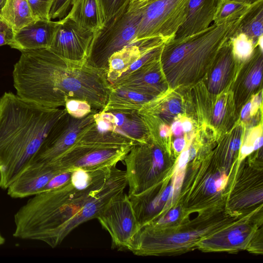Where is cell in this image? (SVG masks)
Here are the masks:
<instances>
[{
  "instance_id": "cell-1",
  "label": "cell",
  "mask_w": 263,
  "mask_h": 263,
  "mask_svg": "<svg viewBox=\"0 0 263 263\" xmlns=\"http://www.w3.org/2000/svg\"><path fill=\"white\" fill-rule=\"evenodd\" d=\"M67 113L5 92L0 97V187H8L29 166L54 124Z\"/></svg>"
},
{
  "instance_id": "cell-2",
  "label": "cell",
  "mask_w": 263,
  "mask_h": 263,
  "mask_svg": "<svg viewBox=\"0 0 263 263\" xmlns=\"http://www.w3.org/2000/svg\"><path fill=\"white\" fill-rule=\"evenodd\" d=\"M127 185L125 172L114 167L102 187L46 216L15 226L13 236L22 239L43 241L54 248L79 225L96 218L114 197L123 192Z\"/></svg>"
},
{
  "instance_id": "cell-3",
  "label": "cell",
  "mask_w": 263,
  "mask_h": 263,
  "mask_svg": "<svg viewBox=\"0 0 263 263\" xmlns=\"http://www.w3.org/2000/svg\"><path fill=\"white\" fill-rule=\"evenodd\" d=\"M240 21L241 17L214 24L195 34L166 42L160 63L172 85L182 83L183 78V82L186 81L196 66H204L215 60L220 48L237 31Z\"/></svg>"
},
{
  "instance_id": "cell-4",
  "label": "cell",
  "mask_w": 263,
  "mask_h": 263,
  "mask_svg": "<svg viewBox=\"0 0 263 263\" xmlns=\"http://www.w3.org/2000/svg\"><path fill=\"white\" fill-rule=\"evenodd\" d=\"M190 0H131L138 13L136 41L173 40L185 20Z\"/></svg>"
},
{
  "instance_id": "cell-5",
  "label": "cell",
  "mask_w": 263,
  "mask_h": 263,
  "mask_svg": "<svg viewBox=\"0 0 263 263\" xmlns=\"http://www.w3.org/2000/svg\"><path fill=\"white\" fill-rule=\"evenodd\" d=\"M133 146L110 144L87 130L71 148L52 163L61 171L111 168L124 160Z\"/></svg>"
},
{
  "instance_id": "cell-6",
  "label": "cell",
  "mask_w": 263,
  "mask_h": 263,
  "mask_svg": "<svg viewBox=\"0 0 263 263\" xmlns=\"http://www.w3.org/2000/svg\"><path fill=\"white\" fill-rule=\"evenodd\" d=\"M139 22V14L128 5L123 13L104 24L94 33L87 62L104 71L114 53L137 42Z\"/></svg>"
},
{
  "instance_id": "cell-7",
  "label": "cell",
  "mask_w": 263,
  "mask_h": 263,
  "mask_svg": "<svg viewBox=\"0 0 263 263\" xmlns=\"http://www.w3.org/2000/svg\"><path fill=\"white\" fill-rule=\"evenodd\" d=\"M96 111L93 110L82 118H74L67 112L52 126L31 163L59 159L95 125Z\"/></svg>"
},
{
  "instance_id": "cell-8",
  "label": "cell",
  "mask_w": 263,
  "mask_h": 263,
  "mask_svg": "<svg viewBox=\"0 0 263 263\" xmlns=\"http://www.w3.org/2000/svg\"><path fill=\"white\" fill-rule=\"evenodd\" d=\"M96 218L110 234L112 248L131 251L140 228L128 195L122 192L116 195Z\"/></svg>"
},
{
  "instance_id": "cell-9",
  "label": "cell",
  "mask_w": 263,
  "mask_h": 263,
  "mask_svg": "<svg viewBox=\"0 0 263 263\" xmlns=\"http://www.w3.org/2000/svg\"><path fill=\"white\" fill-rule=\"evenodd\" d=\"M95 127L102 133L122 139L133 145L148 141L147 128L138 111H96Z\"/></svg>"
},
{
  "instance_id": "cell-10",
  "label": "cell",
  "mask_w": 263,
  "mask_h": 263,
  "mask_svg": "<svg viewBox=\"0 0 263 263\" xmlns=\"http://www.w3.org/2000/svg\"><path fill=\"white\" fill-rule=\"evenodd\" d=\"M94 33L64 17L58 21L48 49L68 60L84 63L87 61Z\"/></svg>"
},
{
  "instance_id": "cell-11",
  "label": "cell",
  "mask_w": 263,
  "mask_h": 263,
  "mask_svg": "<svg viewBox=\"0 0 263 263\" xmlns=\"http://www.w3.org/2000/svg\"><path fill=\"white\" fill-rule=\"evenodd\" d=\"M52 162H34L29 165L8 187L7 194L13 198L36 195L57 174L62 172Z\"/></svg>"
},
{
  "instance_id": "cell-12",
  "label": "cell",
  "mask_w": 263,
  "mask_h": 263,
  "mask_svg": "<svg viewBox=\"0 0 263 263\" xmlns=\"http://www.w3.org/2000/svg\"><path fill=\"white\" fill-rule=\"evenodd\" d=\"M58 21L37 20L14 31L11 48L23 51L48 48Z\"/></svg>"
},
{
  "instance_id": "cell-13",
  "label": "cell",
  "mask_w": 263,
  "mask_h": 263,
  "mask_svg": "<svg viewBox=\"0 0 263 263\" xmlns=\"http://www.w3.org/2000/svg\"><path fill=\"white\" fill-rule=\"evenodd\" d=\"M222 0H190L185 21L173 39H182L208 28Z\"/></svg>"
},
{
  "instance_id": "cell-14",
  "label": "cell",
  "mask_w": 263,
  "mask_h": 263,
  "mask_svg": "<svg viewBox=\"0 0 263 263\" xmlns=\"http://www.w3.org/2000/svg\"><path fill=\"white\" fill-rule=\"evenodd\" d=\"M161 40L156 39L136 42L114 53L109 58L104 71L110 85L116 82L148 48Z\"/></svg>"
},
{
  "instance_id": "cell-15",
  "label": "cell",
  "mask_w": 263,
  "mask_h": 263,
  "mask_svg": "<svg viewBox=\"0 0 263 263\" xmlns=\"http://www.w3.org/2000/svg\"><path fill=\"white\" fill-rule=\"evenodd\" d=\"M160 59L141 67L111 86H123L156 96L161 81Z\"/></svg>"
},
{
  "instance_id": "cell-16",
  "label": "cell",
  "mask_w": 263,
  "mask_h": 263,
  "mask_svg": "<svg viewBox=\"0 0 263 263\" xmlns=\"http://www.w3.org/2000/svg\"><path fill=\"white\" fill-rule=\"evenodd\" d=\"M71 8L64 17L82 28L95 33L104 25L98 0H71Z\"/></svg>"
},
{
  "instance_id": "cell-17",
  "label": "cell",
  "mask_w": 263,
  "mask_h": 263,
  "mask_svg": "<svg viewBox=\"0 0 263 263\" xmlns=\"http://www.w3.org/2000/svg\"><path fill=\"white\" fill-rule=\"evenodd\" d=\"M155 96L120 86H111L105 110L139 111Z\"/></svg>"
},
{
  "instance_id": "cell-18",
  "label": "cell",
  "mask_w": 263,
  "mask_h": 263,
  "mask_svg": "<svg viewBox=\"0 0 263 263\" xmlns=\"http://www.w3.org/2000/svg\"><path fill=\"white\" fill-rule=\"evenodd\" d=\"M236 32L244 33L257 46L259 39L263 36V0H259L252 4L241 17Z\"/></svg>"
},
{
  "instance_id": "cell-19",
  "label": "cell",
  "mask_w": 263,
  "mask_h": 263,
  "mask_svg": "<svg viewBox=\"0 0 263 263\" xmlns=\"http://www.w3.org/2000/svg\"><path fill=\"white\" fill-rule=\"evenodd\" d=\"M1 17L16 31L34 21L27 0H8Z\"/></svg>"
},
{
  "instance_id": "cell-20",
  "label": "cell",
  "mask_w": 263,
  "mask_h": 263,
  "mask_svg": "<svg viewBox=\"0 0 263 263\" xmlns=\"http://www.w3.org/2000/svg\"><path fill=\"white\" fill-rule=\"evenodd\" d=\"M251 5L231 0H222L215 14L214 24H220L239 18Z\"/></svg>"
},
{
  "instance_id": "cell-21",
  "label": "cell",
  "mask_w": 263,
  "mask_h": 263,
  "mask_svg": "<svg viewBox=\"0 0 263 263\" xmlns=\"http://www.w3.org/2000/svg\"><path fill=\"white\" fill-rule=\"evenodd\" d=\"M233 57L244 61L250 58L257 47L250 37L242 33L235 32L230 39Z\"/></svg>"
},
{
  "instance_id": "cell-22",
  "label": "cell",
  "mask_w": 263,
  "mask_h": 263,
  "mask_svg": "<svg viewBox=\"0 0 263 263\" xmlns=\"http://www.w3.org/2000/svg\"><path fill=\"white\" fill-rule=\"evenodd\" d=\"M104 24L119 16L126 10L131 0H98Z\"/></svg>"
},
{
  "instance_id": "cell-23",
  "label": "cell",
  "mask_w": 263,
  "mask_h": 263,
  "mask_svg": "<svg viewBox=\"0 0 263 263\" xmlns=\"http://www.w3.org/2000/svg\"><path fill=\"white\" fill-rule=\"evenodd\" d=\"M64 106L67 113L76 118H83L94 110L87 102L79 99H68Z\"/></svg>"
},
{
  "instance_id": "cell-24",
  "label": "cell",
  "mask_w": 263,
  "mask_h": 263,
  "mask_svg": "<svg viewBox=\"0 0 263 263\" xmlns=\"http://www.w3.org/2000/svg\"><path fill=\"white\" fill-rule=\"evenodd\" d=\"M35 20H51L49 13L54 0H27Z\"/></svg>"
},
{
  "instance_id": "cell-25",
  "label": "cell",
  "mask_w": 263,
  "mask_h": 263,
  "mask_svg": "<svg viewBox=\"0 0 263 263\" xmlns=\"http://www.w3.org/2000/svg\"><path fill=\"white\" fill-rule=\"evenodd\" d=\"M259 60L254 65L248 75L245 81L246 87L249 89H253L257 87L262 79V58L261 55L259 57Z\"/></svg>"
},
{
  "instance_id": "cell-26",
  "label": "cell",
  "mask_w": 263,
  "mask_h": 263,
  "mask_svg": "<svg viewBox=\"0 0 263 263\" xmlns=\"http://www.w3.org/2000/svg\"><path fill=\"white\" fill-rule=\"evenodd\" d=\"M71 0H54L49 13V18L52 19L64 18L69 10Z\"/></svg>"
},
{
  "instance_id": "cell-27",
  "label": "cell",
  "mask_w": 263,
  "mask_h": 263,
  "mask_svg": "<svg viewBox=\"0 0 263 263\" xmlns=\"http://www.w3.org/2000/svg\"><path fill=\"white\" fill-rule=\"evenodd\" d=\"M73 171H63L59 173L49 181L42 192L56 189L66 184L70 181Z\"/></svg>"
},
{
  "instance_id": "cell-28",
  "label": "cell",
  "mask_w": 263,
  "mask_h": 263,
  "mask_svg": "<svg viewBox=\"0 0 263 263\" xmlns=\"http://www.w3.org/2000/svg\"><path fill=\"white\" fill-rule=\"evenodd\" d=\"M14 33L12 28L0 17V46L9 45L13 39Z\"/></svg>"
},
{
  "instance_id": "cell-29",
  "label": "cell",
  "mask_w": 263,
  "mask_h": 263,
  "mask_svg": "<svg viewBox=\"0 0 263 263\" xmlns=\"http://www.w3.org/2000/svg\"><path fill=\"white\" fill-rule=\"evenodd\" d=\"M224 101L219 100L216 104L214 110V121L216 123L220 122L224 114Z\"/></svg>"
},
{
  "instance_id": "cell-30",
  "label": "cell",
  "mask_w": 263,
  "mask_h": 263,
  "mask_svg": "<svg viewBox=\"0 0 263 263\" xmlns=\"http://www.w3.org/2000/svg\"><path fill=\"white\" fill-rule=\"evenodd\" d=\"M228 239L232 244L237 245L243 241L244 237L241 231L235 230L230 233Z\"/></svg>"
},
{
  "instance_id": "cell-31",
  "label": "cell",
  "mask_w": 263,
  "mask_h": 263,
  "mask_svg": "<svg viewBox=\"0 0 263 263\" xmlns=\"http://www.w3.org/2000/svg\"><path fill=\"white\" fill-rule=\"evenodd\" d=\"M184 176V169H176L174 178V190L177 191L181 187Z\"/></svg>"
},
{
  "instance_id": "cell-32",
  "label": "cell",
  "mask_w": 263,
  "mask_h": 263,
  "mask_svg": "<svg viewBox=\"0 0 263 263\" xmlns=\"http://www.w3.org/2000/svg\"><path fill=\"white\" fill-rule=\"evenodd\" d=\"M190 238L189 233H182L174 235L170 238V240L176 243H183L189 241Z\"/></svg>"
},
{
  "instance_id": "cell-33",
  "label": "cell",
  "mask_w": 263,
  "mask_h": 263,
  "mask_svg": "<svg viewBox=\"0 0 263 263\" xmlns=\"http://www.w3.org/2000/svg\"><path fill=\"white\" fill-rule=\"evenodd\" d=\"M168 108L171 114L177 115L181 111V104L176 99H171L168 103Z\"/></svg>"
},
{
  "instance_id": "cell-34",
  "label": "cell",
  "mask_w": 263,
  "mask_h": 263,
  "mask_svg": "<svg viewBox=\"0 0 263 263\" xmlns=\"http://www.w3.org/2000/svg\"><path fill=\"white\" fill-rule=\"evenodd\" d=\"M189 160L188 150L183 151L178 159L177 168L184 169L185 165Z\"/></svg>"
},
{
  "instance_id": "cell-35",
  "label": "cell",
  "mask_w": 263,
  "mask_h": 263,
  "mask_svg": "<svg viewBox=\"0 0 263 263\" xmlns=\"http://www.w3.org/2000/svg\"><path fill=\"white\" fill-rule=\"evenodd\" d=\"M171 129L173 134L176 136H180L183 133L182 123L179 121H176L172 124Z\"/></svg>"
},
{
  "instance_id": "cell-36",
  "label": "cell",
  "mask_w": 263,
  "mask_h": 263,
  "mask_svg": "<svg viewBox=\"0 0 263 263\" xmlns=\"http://www.w3.org/2000/svg\"><path fill=\"white\" fill-rule=\"evenodd\" d=\"M174 148L177 152H181L185 146V141L184 138H178L175 139L173 143Z\"/></svg>"
},
{
  "instance_id": "cell-37",
  "label": "cell",
  "mask_w": 263,
  "mask_h": 263,
  "mask_svg": "<svg viewBox=\"0 0 263 263\" xmlns=\"http://www.w3.org/2000/svg\"><path fill=\"white\" fill-rule=\"evenodd\" d=\"M174 192L173 186H170L166 188L160 195V198L162 202L166 201L173 195Z\"/></svg>"
},
{
  "instance_id": "cell-38",
  "label": "cell",
  "mask_w": 263,
  "mask_h": 263,
  "mask_svg": "<svg viewBox=\"0 0 263 263\" xmlns=\"http://www.w3.org/2000/svg\"><path fill=\"white\" fill-rule=\"evenodd\" d=\"M227 176L225 175H223L217 180L215 181V185L216 191H220L223 188L227 183Z\"/></svg>"
},
{
  "instance_id": "cell-39",
  "label": "cell",
  "mask_w": 263,
  "mask_h": 263,
  "mask_svg": "<svg viewBox=\"0 0 263 263\" xmlns=\"http://www.w3.org/2000/svg\"><path fill=\"white\" fill-rule=\"evenodd\" d=\"M205 188L206 191L210 193H215L216 191L215 180L212 178H209L205 182Z\"/></svg>"
},
{
  "instance_id": "cell-40",
  "label": "cell",
  "mask_w": 263,
  "mask_h": 263,
  "mask_svg": "<svg viewBox=\"0 0 263 263\" xmlns=\"http://www.w3.org/2000/svg\"><path fill=\"white\" fill-rule=\"evenodd\" d=\"M252 109L251 102H248L243 107L241 112V117L242 119L246 118L249 115Z\"/></svg>"
},
{
  "instance_id": "cell-41",
  "label": "cell",
  "mask_w": 263,
  "mask_h": 263,
  "mask_svg": "<svg viewBox=\"0 0 263 263\" xmlns=\"http://www.w3.org/2000/svg\"><path fill=\"white\" fill-rule=\"evenodd\" d=\"M262 101V96L261 94L258 95L254 97L252 102H251L252 104V110H254L255 109L257 108L261 104Z\"/></svg>"
},
{
  "instance_id": "cell-42",
  "label": "cell",
  "mask_w": 263,
  "mask_h": 263,
  "mask_svg": "<svg viewBox=\"0 0 263 263\" xmlns=\"http://www.w3.org/2000/svg\"><path fill=\"white\" fill-rule=\"evenodd\" d=\"M241 140L239 138L233 139L230 143V148L232 151H235L240 148Z\"/></svg>"
},
{
  "instance_id": "cell-43",
  "label": "cell",
  "mask_w": 263,
  "mask_h": 263,
  "mask_svg": "<svg viewBox=\"0 0 263 263\" xmlns=\"http://www.w3.org/2000/svg\"><path fill=\"white\" fill-rule=\"evenodd\" d=\"M179 216V211L177 209L172 210L168 214L167 217L168 221H174Z\"/></svg>"
},
{
  "instance_id": "cell-44",
  "label": "cell",
  "mask_w": 263,
  "mask_h": 263,
  "mask_svg": "<svg viewBox=\"0 0 263 263\" xmlns=\"http://www.w3.org/2000/svg\"><path fill=\"white\" fill-rule=\"evenodd\" d=\"M169 127L166 125H161L159 127V134L161 137H165L169 134Z\"/></svg>"
},
{
  "instance_id": "cell-45",
  "label": "cell",
  "mask_w": 263,
  "mask_h": 263,
  "mask_svg": "<svg viewBox=\"0 0 263 263\" xmlns=\"http://www.w3.org/2000/svg\"><path fill=\"white\" fill-rule=\"evenodd\" d=\"M263 138L262 136L257 137L254 140L253 143V147L254 150H256L259 148L262 145Z\"/></svg>"
},
{
  "instance_id": "cell-46",
  "label": "cell",
  "mask_w": 263,
  "mask_h": 263,
  "mask_svg": "<svg viewBox=\"0 0 263 263\" xmlns=\"http://www.w3.org/2000/svg\"><path fill=\"white\" fill-rule=\"evenodd\" d=\"M254 151L252 146L243 145L241 148V153L243 155H247Z\"/></svg>"
},
{
  "instance_id": "cell-47",
  "label": "cell",
  "mask_w": 263,
  "mask_h": 263,
  "mask_svg": "<svg viewBox=\"0 0 263 263\" xmlns=\"http://www.w3.org/2000/svg\"><path fill=\"white\" fill-rule=\"evenodd\" d=\"M182 127L183 132H190L192 128V124L190 121L186 120L182 123Z\"/></svg>"
},
{
  "instance_id": "cell-48",
  "label": "cell",
  "mask_w": 263,
  "mask_h": 263,
  "mask_svg": "<svg viewBox=\"0 0 263 263\" xmlns=\"http://www.w3.org/2000/svg\"><path fill=\"white\" fill-rule=\"evenodd\" d=\"M189 152V158L190 160L192 159L195 156L196 151L193 148H191L188 150Z\"/></svg>"
},
{
  "instance_id": "cell-49",
  "label": "cell",
  "mask_w": 263,
  "mask_h": 263,
  "mask_svg": "<svg viewBox=\"0 0 263 263\" xmlns=\"http://www.w3.org/2000/svg\"><path fill=\"white\" fill-rule=\"evenodd\" d=\"M231 1H235L242 2V3L251 5L259 0H231Z\"/></svg>"
},
{
  "instance_id": "cell-50",
  "label": "cell",
  "mask_w": 263,
  "mask_h": 263,
  "mask_svg": "<svg viewBox=\"0 0 263 263\" xmlns=\"http://www.w3.org/2000/svg\"><path fill=\"white\" fill-rule=\"evenodd\" d=\"M8 0H0V17H1L2 16V12L3 8L4 7L5 5H6L7 2Z\"/></svg>"
},
{
  "instance_id": "cell-51",
  "label": "cell",
  "mask_w": 263,
  "mask_h": 263,
  "mask_svg": "<svg viewBox=\"0 0 263 263\" xmlns=\"http://www.w3.org/2000/svg\"><path fill=\"white\" fill-rule=\"evenodd\" d=\"M5 239L0 233V246L4 244Z\"/></svg>"
}]
</instances>
